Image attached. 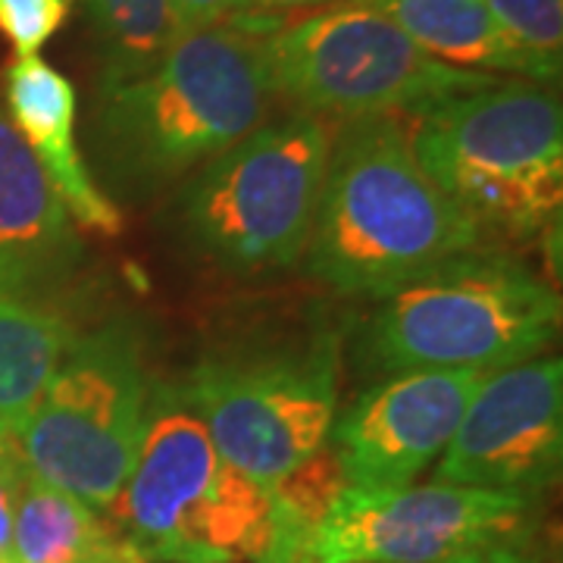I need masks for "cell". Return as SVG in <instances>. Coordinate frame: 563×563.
<instances>
[{"label": "cell", "instance_id": "obj_21", "mask_svg": "<svg viewBox=\"0 0 563 563\" xmlns=\"http://www.w3.org/2000/svg\"><path fill=\"white\" fill-rule=\"evenodd\" d=\"M73 0H0V32L16 57H35L60 32Z\"/></svg>", "mask_w": 563, "mask_h": 563}, {"label": "cell", "instance_id": "obj_20", "mask_svg": "<svg viewBox=\"0 0 563 563\" xmlns=\"http://www.w3.org/2000/svg\"><path fill=\"white\" fill-rule=\"evenodd\" d=\"M507 38L561 76L563 0H483Z\"/></svg>", "mask_w": 563, "mask_h": 563}, {"label": "cell", "instance_id": "obj_14", "mask_svg": "<svg viewBox=\"0 0 563 563\" xmlns=\"http://www.w3.org/2000/svg\"><path fill=\"white\" fill-rule=\"evenodd\" d=\"M7 107L41 169L57 188L69 217L101 235H120L122 213L101 191L73 139L76 88L63 73L38 57H16L7 69Z\"/></svg>", "mask_w": 563, "mask_h": 563}, {"label": "cell", "instance_id": "obj_15", "mask_svg": "<svg viewBox=\"0 0 563 563\" xmlns=\"http://www.w3.org/2000/svg\"><path fill=\"white\" fill-rule=\"evenodd\" d=\"M385 13L429 57L470 73H517L529 81H558L548 66L507 38L483 0H354Z\"/></svg>", "mask_w": 563, "mask_h": 563}, {"label": "cell", "instance_id": "obj_26", "mask_svg": "<svg viewBox=\"0 0 563 563\" xmlns=\"http://www.w3.org/2000/svg\"><path fill=\"white\" fill-rule=\"evenodd\" d=\"M98 563H154V561H147V558L141 554L135 544L125 542L122 536H117V539H113V544H110L101 558H98Z\"/></svg>", "mask_w": 563, "mask_h": 563}, {"label": "cell", "instance_id": "obj_19", "mask_svg": "<svg viewBox=\"0 0 563 563\" xmlns=\"http://www.w3.org/2000/svg\"><path fill=\"white\" fill-rule=\"evenodd\" d=\"M101 47V85L154 69L176 41L169 0H79Z\"/></svg>", "mask_w": 563, "mask_h": 563}, {"label": "cell", "instance_id": "obj_12", "mask_svg": "<svg viewBox=\"0 0 563 563\" xmlns=\"http://www.w3.org/2000/svg\"><path fill=\"white\" fill-rule=\"evenodd\" d=\"M483 373H398L335 413L329 448L344 483L366 492L407 488L442 457Z\"/></svg>", "mask_w": 563, "mask_h": 563}, {"label": "cell", "instance_id": "obj_9", "mask_svg": "<svg viewBox=\"0 0 563 563\" xmlns=\"http://www.w3.org/2000/svg\"><path fill=\"white\" fill-rule=\"evenodd\" d=\"M176 388L222 461L269 488L329 442L339 413L335 344L313 339L263 354H217Z\"/></svg>", "mask_w": 563, "mask_h": 563}, {"label": "cell", "instance_id": "obj_6", "mask_svg": "<svg viewBox=\"0 0 563 563\" xmlns=\"http://www.w3.org/2000/svg\"><path fill=\"white\" fill-rule=\"evenodd\" d=\"M151 395L139 329L117 317L73 339L13 448L29 476L110 510L139 457Z\"/></svg>", "mask_w": 563, "mask_h": 563}, {"label": "cell", "instance_id": "obj_1", "mask_svg": "<svg viewBox=\"0 0 563 563\" xmlns=\"http://www.w3.org/2000/svg\"><path fill=\"white\" fill-rule=\"evenodd\" d=\"M269 98L257 32L239 22L185 32L154 69L98 88L95 154L110 188L141 201L254 132Z\"/></svg>", "mask_w": 563, "mask_h": 563}, {"label": "cell", "instance_id": "obj_18", "mask_svg": "<svg viewBox=\"0 0 563 563\" xmlns=\"http://www.w3.org/2000/svg\"><path fill=\"white\" fill-rule=\"evenodd\" d=\"M344 488L347 483L342 466L329 444L298 470L282 476L279 483L269 485V529L257 563H310L313 532Z\"/></svg>", "mask_w": 563, "mask_h": 563}, {"label": "cell", "instance_id": "obj_3", "mask_svg": "<svg viewBox=\"0 0 563 563\" xmlns=\"http://www.w3.org/2000/svg\"><path fill=\"white\" fill-rule=\"evenodd\" d=\"M410 144L426 176L479 222L529 239L563 203V113L529 79H492L410 113Z\"/></svg>", "mask_w": 563, "mask_h": 563}, {"label": "cell", "instance_id": "obj_4", "mask_svg": "<svg viewBox=\"0 0 563 563\" xmlns=\"http://www.w3.org/2000/svg\"><path fill=\"white\" fill-rule=\"evenodd\" d=\"M561 329L558 291L523 263L466 251L379 298L366 354L385 373H498L544 357Z\"/></svg>", "mask_w": 563, "mask_h": 563}, {"label": "cell", "instance_id": "obj_10", "mask_svg": "<svg viewBox=\"0 0 563 563\" xmlns=\"http://www.w3.org/2000/svg\"><path fill=\"white\" fill-rule=\"evenodd\" d=\"M526 498L466 485L344 488L310 542V563H439L501 542L523 523Z\"/></svg>", "mask_w": 563, "mask_h": 563}, {"label": "cell", "instance_id": "obj_16", "mask_svg": "<svg viewBox=\"0 0 563 563\" xmlns=\"http://www.w3.org/2000/svg\"><path fill=\"white\" fill-rule=\"evenodd\" d=\"M73 339L60 313L0 288V432L13 439Z\"/></svg>", "mask_w": 563, "mask_h": 563}, {"label": "cell", "instance_id": "obj_2", "mask_svg": "<svg viewBox=\"0 0 563 563\" xmlns=\"http://www.w3.org/2000/svg\"><path fill=\"white\" fill-rule=\"evenodd\" d=\"M479 242V222L426 176L398 117L344 120L307 244L317 279L342 295L385 298Z\"/></svg>", "mask_w": 563, "mask_h": 563}, {"label": "cell", "instance_id": "obj_25", "mask_svg": "<svg viewBox=\"0 0 563 563\" xmlns=\"http://www.w3.org/2000/svg\"><path fill=\"white\" fill-rule=\"evenodd\" d=\"M329 3H342V0H244L242 20H251V16H291L298 10L301 13L303 10H320V7H329Z\"/></svg>", "mask_w": 563, "mask_h": 563}, {"label": "cell", "instance_id": "obj_7", "mask_svg": "<svg viewBox=\"0 0 563 563\" xmlns=\"http://www.w3.org/2000/svg\"><path fill=\"white\" fill-rule=\"evenodd\" d=\"M329 144L320 117L291 113L261 122L185 185L179 195L185 239L229 273L298 263L313 235Z\"/></svg>", "mask_w": 563, "mask_h": 563}, {"label": "cell", "instance_id": "obj_22", "mask_svg": "<svg viewBox=\"0 0 563 563\" xmlns=\"http://www.w3.org/2000/svg\"><path fill=\"white\" fill-rule=\"evenodd\" d=\"M25 479H29V470L22 466L10 439L7 448H0V561L3 563H10V551H13V517H16V501H20Z\"/></svg>", "mask_w": 563, "mask_h": 563}, {"label": "cell", "instance_id": "obj_11", "mask_svg": "<svg viewBox=\"0 0 563 563\" xmlns=\"http://www.w3.org/2000/svg\"><path fill=\"white\" fill-rule=\"evenodd\" d=\"M563 457V363L536 357L488 373L439 457L435 483L536 495Z\"/></svg>", "mask_w": 563, "mask_h": 563}, {"label": "cell", "instance_id": "obj_27", "mask_svg": "<svg viewBox=\"0 0 563 563\" xmlns=\"http://www.w3.org/2000/svg\"><path fill=\"white\" fill-rule=\"evenodd\" d=\"M7 444H10V435H7V432H0V448H7Z\"/></svg>", "mask_w": 563, "mask_h": 563}, {"label": "cell", "instance_id": "obj_23", "mask_svg": "<svg viewBox=\"0 0 563 563\" xmlns=\"http://www.w3.org/2000/svg\"><path fill=\"white\" fill-rule=\"evenodd\" d=\"M169 13L176 25V38L185 32H198L244 16V0H169Z\"/></svg>", "mask_w": 563, "mask_h": 563}, {"label": "cell", "instance_id": "obj_13", "mask_svg": "<svg viewBox=\"0 0 563 563\" xmlns=\"http://www.w3.org/2000/svg\"><path fill=\"white\" fill-rule=\"evenodd\" d=\"M81 242L57 188L0 110V288L54 291L76 276Z\"/></svg>", "mask_w": 563, "mask_h": 563}, {"label": "cell", "instance_id": "obj_8", "mask_svg": "<svg viewBox=\"0 0 563 563\" xmlns=\"http://www.w3.org/2000/svg\"><path fill=\"white\" fill-rule=\"evenodd\" d=\"M261 38L273 95L307 117H410L495 79L429 57L385 13L354 0L282 16Z\"/></svg>", "mask_w": 563, "mask_h": 563}, {"label": "cell", "instance_id": "obj_24", "mask_svg": "<svg viewBox=\"0 0 563 563\" xmlns=\"http://www.w3.org/2000/svg\"><path fill=\"white\" fill-rule=\"evenodd\" d=\"M439 563H536L532 558H526L523 551H514L501 542L492 544H476V548H466L461 554H451Z\"/></svg>", "mask_w": 563, "mask_h": 563}, {"label": "cell", "instance_id": "obj_28", "mask_svg": "<svg viewBox=\"0 0 563 563\" xmlns=\"http://www.w3.org/2000/svg\"><path fill=\"white\" fill-rule=\"evenodd\" d=\"M0 563H3V561H0Z\"/></svg>", "mask_w": 563, "mask_h": 563}, {"label": "cell", "instance_id": "obj_17", "mask_svg": "<svg viewBox=\"0 0 563 563\" xmlns=\"http://www.w3.org/2000/svg\"><path fill=\"white\" fill-rule=\"evenodd\" d=\"M113 539L117 532L88 504L29 476L16 501L10 563H98Z\"/></svg>", "mask_w": 563, "mask_h": 563}, {"label": "cell", "instance_id": "obj_5", "mask_svg": "<svg viewBox=\"0 0 563 563\" xmlns=\"http://www.w3.org/2000/svg\"><path fill=\"white\" fill-rule=\"evenodd\" d=\"M122 539L154 563L261 561L269 492L222 461L179 388H154L139 457L113 501Z\"/></svg>", "mask_w": 563, "mask_h": 563}]
</instances>
